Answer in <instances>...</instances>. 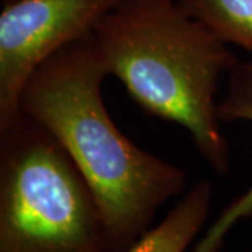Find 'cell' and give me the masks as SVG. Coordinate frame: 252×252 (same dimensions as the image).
Wrapping results in <instances>:
<instances>
[{
    "instance_id": "6da1fadb",
    "label": "cell",
    "mask_w": 252,
    "mask_h": 252,
    "mask_svg": "<svg viewBox=\"0 0 252 252\" xmlns=\"http://www.w3.org/2000/svg\"><path fill=\"white\" fill-rule=\"evenodd\" d=\"M107 76L90 38L64 46L30 79L21 112L62 144L97 199L112 252H125L152 228L160 207L187 189L188 178L119 130L102 99Z\"/></svg>"
},
{
    "instance_id": "7a4b0ae2",
    "label": "cell",
    "mask_w": 252,
    "mask_h": 252,
    "mask_svg": "<svg viewBox=\"0 0 252 252\" xmlns=\"http://www.w3.org/2000/svg\"><path fill=\"white\" fill-rule=\"evenodd\" d=\"M108 76L150 117L187 129L219 175L231 170L216 93L238 63L228 44L188 16L177 0H121L90 36Z\"/></svg>"
},
{
    "instance_id": "3957f363",
    "label": "cell",
    "mask_w": 252,
    "mask_h": 252,
    "mask_svg": "<svg viewBox=\"0 0 252 252\" xmlns=\"http://www.w3.org/2000/svg\"><path fill=\"white\" fill-rule=\"evenodd\" d=\"M0 252H112L89 182L23 112L0 130Z\"/></svg>"
},
{
    "instance_id": "277c9868",
    "label": "cell",
    "mask_w": 252,
    "mask_h": 252,
    "mask_svg": "<svg viewBox=\"0 0 252 252\" xmlns=\"http://www.w3.org/2000/svg\"><path fill=\"white\" fill-rule=\"evenodd\" d=\"M121 0H11L0 13V130L21 115L23 91L64 46L89 39Z\"/></svg>"
},
{
    "instance_id": "5b68a950",
    "label": "cell",
    "mask_w": 252,
    "mask_h": 252,
    "mask_svg": "<svg viewBox=\"0 0 252 252\" xmlns=\"http://www.w3.org/2000/svg\"><path fill=\"white\" fill-rule=\"evenodd\" d=\"M217 112L220 122L247 121L252 124V61H238L233 67L225 95L219 102ZM250 217H252V184L243 195L223 209L190 252H220L230 230L238 221Z\"/></svg>"
},
{
    "instance_id": "8992f818",
    "label": "cell",
    "mask_w": 252,
    "mask_h": 252,
    "mask_svg": "<svg viewBox=\"0 0 252 252\" xmlns=\"http://www.w3.org/2000/svg\"><path fill=\"white\" fill-rule=\"evenodd\" d=\"M212 199V182L198 181L158 224L125 252H187L206 224Z\"/></svg>"
},
{
    "instance_id": "52a82bcc",
    "label": "cell",
    "mask_w": 252,
    "mask_h": 252,
    "mask_svg": "<svg viewBox=\"0 0 252 252\" xmlns=\"http://www.w3.org/2000/svg\"><path fill=\"white\" fill-rule=\"evenodd\" d=\"M188 16L200 21L228 45L252 52V0H177Z\"/></svg>"
},
{
    "instance_id": "ba28073f",
    "label": "cell",
    "mask_w": 252,
    "mask_h": 252,
    "mask_svg": "<svg viewBox=\"0 0 252 252\" xmlns=\"http://www.w3.org/2000/svg\"><path fill=\"white\" fill-rule=\"evenodd\" d=\"M3 1H4V3H7V1H11V0H3Z\"/></svg>"
}]
</instances>
